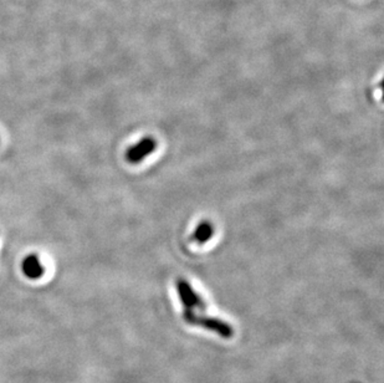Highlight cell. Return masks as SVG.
Returning a JSON list of instances; mask_svg holds the SVG:
<instances>
[{
  "instance_id": "obj_4",
  "label": "cell",
  "mask_w": 384,
  "mask_h": 383,
  "mask_svg": "<svg viewBox=\"0 0 384 383\" xmlns=\"http://www.w3.org/2000/svg\"><path fill=\"white\" fill-rule=\"evenodd\" d=\"M23 272L29 279H39L43 277L44 268L37 255L31 254L23 261Z\"/></svg>"
},
{
  "instance_id": "obj_5",
  "label": "cell",
  "mask_w": 384,
  "mask_h": 383,
  "mask_svg": "<svg viewBox=\"0 0 384 383\" xmlns=\"http://www.w3.org/2000/svg\"><path fill=\"white\" fill-rule=\"evenodd\" d=\"M213 225L209 222H203L195 229L194 234L192 236L193 241L204 244L213 236Z\"/></svg>"
},
{
  "instance_id": "obj_3",
  "label": "cell",
  "mask_w": 384,
  "mask_h": 383,
  "mask_svg": "<svg viewBox=\"0 0 384 383\" xmlns=\"http://www.w3.org/2000/svg\"><path fill=\"white\" fill-rule=\"evenodd\" d=\"M156 147H157V143L152 137L142 138L140 142L128 149L126 158L129 163H140L143 158H146L147 156L151 155Z\"/></svg>"
},
{
  "instance_id": "obj_2",
  "label": "cell",
  "mask_w": 384,
  "mask_h": 383,
  "mask_svg": "<svg viewBox=\"0 0 384 383\" xmlns=\"http://www.w3.org/2000/svg\"><path fill=\"white\" fill-rule=\"evenodd\" d=\"M178 294L181 297V301L184 305V310L205 309V303L201 300V297L193 290L188 281L185 280H178Z\"/></svg>"
},
{
  "instance_id": "obj_1",
  "label": "cell",
  "mask_w": 384,
  "mask_h": 383,
  "mask_svg": "<svg viewBox=\"0 0 384 383\" xmlns=\"http://www.w3.org/2000/svg\"><path fill=\"white\" fill-rule=\"evenodd\" d=\"M184 320L193 325H199L203 328L213 330L214 333H218L221 335L223 337H230L232 335V330L228 324L218 320V319H213V317H204V316L193 315L190 312H184Z\"/></svg>"
}]
</instances>
